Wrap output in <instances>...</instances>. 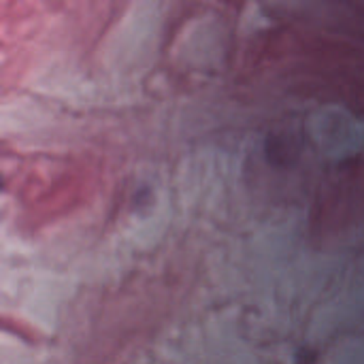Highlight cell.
I'll use <instances>...</instances> for the list:
<instances>
[{
    "instance_id": "cell-1",
    "label": "cell",
    "mask_w": 364,
    "mask_h": 364,
    "mask_svg": "<svg viewBox=\"0 0 364 364\" xmlns=\"http://www.w3.org/2000/svg\"><path fill=\"white\" fill-rule=\"evenodd\" d=\"M364 215V158L333 168L322 181L311 211V241L326 245L356 226Z\"/></svg>"
}]
</instances>
